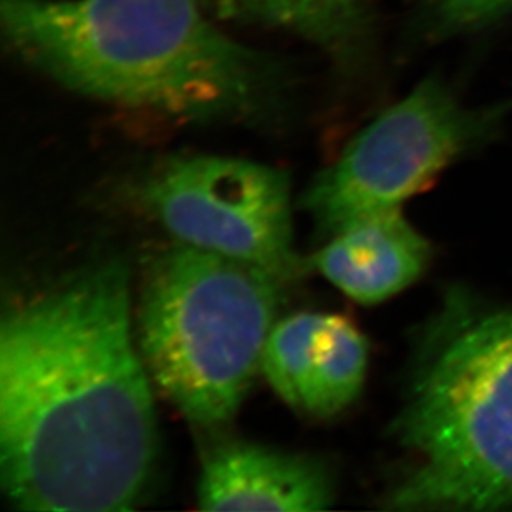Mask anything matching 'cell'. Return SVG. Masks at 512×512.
Wrapping results in <instances>:
<instances>
[{
    "label": "cell",
    "instance_id": "6da1fadb",
    "mask_svg": "<svg viewBox=\"0 0 512 512\" xmlns=\"http://www.w3.org/2000/svg\"><path fill=\"white\" fill-rule=\"evenodd\" d=\"M128 272L88 267L0 324V483L22 511H130L156 456Z\"/></svg>",
    "mask_w": 512,
    "mask_h": 512
},
{
    "label": "cell",
    "instance_id": "7a4b0ae2",
    "mask_svg": "<svg viewBox=\"0 0 512 512\" xmlns=\"http://www.w3.org/2000/svg\"><path fill=\"white\" fill-rule=\"evenodd\" d=\"M201 0H2L5 40L85 97L181 120L262 115L276 63L237 44Z\"/></svg>",
    "mask_w": 512,
    "mask_h": 512
},
{
    "label": "cell",
    "instance_id": "3957f363",
    "mask_svg": "<svg viewBox=\"0 0 512 512\" xmlns=\"http://www.w3.org/2000/svg\"><path fill=\"white\" fill-rule=\"evenodd\" d=\"M393 511L512 509V307L450 287L416 337L392 423Z\"/></svg>",
    "mask_w": 512,
    "mask_h": 512
},
{
    "label": "cell",
    "instance_id": "277c9868",
    "mask_svg": "<svg viewBox=\"0 0 512 512\" xmlns=\"http://www.w3.org/2000/svg\"><path fill=\"white\" fill-rule=\"evenodd\" d=\"M282 282L179 241L151 261L138 307L140 355L193 425L221 428L236 415L261 368Z\"/></svg>",
    "mask_w": 512,
    "mask_h": 512
},
{
    "label": "cell",
    "instance_id": "5b68a950",
    "mask_svg": "<svg viewBox=\"0 0 512 512\" xmlns=\"http://www.w3.org/2000/svg\"><path fill=\"white\" fill-rule=\"evenodd\" d=\"M511 97L468 105L441 77L421 80L365 126L302 198L325 236L378 209L397 208L430 188L448 168L503 133Z\"/></svg>",
    "mask_w": 512,
    "mask_h": 512
},
{
    "label": "cell",
    "instance_id": "8992f818",
    "mask_svg": "<svg viewBox=\"0 0 512 512\" xmlns=\"http://www.w3.org/2000/svg\"><path fill=\"white\" fill-rule=\"evenodd\" d=\"M145 199L183 244L261 267L284 282L297 274L284 171L226 156L174 158L151 174Z\"/></svg>",
    "mask_w": 512,
    "mask_h": 512
},
{
    "label": "cell",
    "instance_id": "52a82bcc",
    "mask_svg": "<svg viewBox=\"0 0 512 512\" xmlns=\"http://www.w3.org/2000/svg\"><path fill=\"white\" fill-rule=\"evenodd\" d=\"M334 498V476L315 456L242 440L221 441L203 456V511H324Z\"/></svg>",
    "mask_w": 512,
    "mask_h": 512
},
{
    "label": "cell",
    "instance_id": "ba28073f",
    "mask_svg": "<svg viewBox=\"0 0 512 512\" xmlns=\"http://www.w3.org/2000/svg\"><path fill=\"white\" fill-rule=\"evenodd\" d=\"M431 261V242L397 206L335 232L312 257V266L358 304L375 305L420 281Z\"/></svg>",
    "mask_w": 512,
    "mask_h": 512
},
{
    "label": "cell",
    "instance_id": "9c48e42d",
    "mask_svg": "<svg viewBox=\"0 0 512 512\" xmlns=\"http://www.w3.org/2000/svg\"><path fill=\"white\" fill-rule=\"evenodd\" d=\"M209 14L287 30L339 57L357 54L370 25L368 0H201Z\"/></svg>",
    "mask_w": 512,
    "mask_h": 512
},
{
    "label": "cell",
    "instance_id": "30bf717a",
    "mask_svg": "<svg viewBox=\"0 0 512 512\" xmlns=\"http://www.w3.org/2000/svg\"><path fill=\"white\" fill-rule=\"evenodd\" d=\"M368 343L352 320L324 314L320 322L302 408L315 418H332L352 405L367 377Z\"/></svg>",
    "mask_w": 512,
    "mask_h": 512
},
{
    "label": "cell",
    "instance_id": "8fae6325",
    "mask_svg": "<svg viewBox=\"0 0 512 512\" xmlns=\"http://www.w3.org/2000/svg\"><path fill=\"white\" fill-rule=\"evenodd\" d=\"M324 314L299 312L274 325L262 355V372L274 392L295 410L309 375L315 339Z\"/></svg>",
    "mask_w": 512,
    "mask_h": 512
},
{
    "label": "cell",
    "instance_id": "7c38bea8",
    "mask_svg": "<svg viewBox=\"0 0 512 512\" xmlns=\"http://www.w3.org/2000/svg\"><path fill=\"white\" fill-rule=\"evenodd\" d=\"M512 14V0H423L418 35L431 44L488 29Z\"/></svg>",
    "mask_w": 512,
    "mask_h": 512
}]
</instances>
